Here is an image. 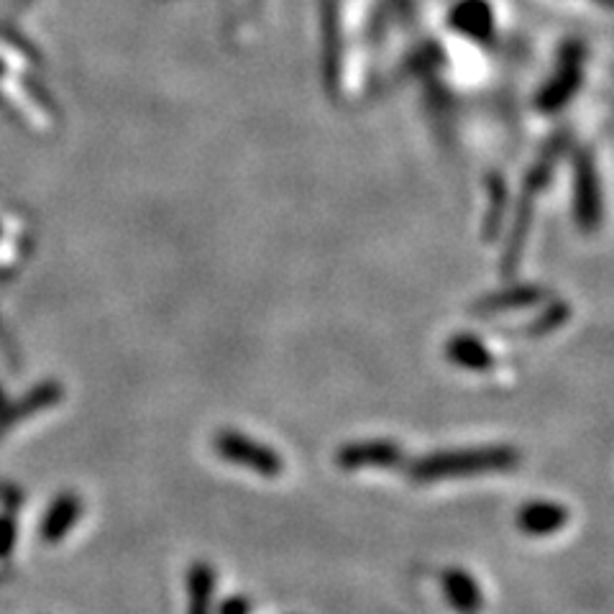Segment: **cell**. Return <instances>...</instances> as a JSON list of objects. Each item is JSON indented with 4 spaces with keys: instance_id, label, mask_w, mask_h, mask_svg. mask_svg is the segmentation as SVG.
Here are the masks:
<instances>
[{
    "instance_id": "1",
    "label": "cell",
    "mask_w": 614,
    "mask_h": 614,
    "mask_svg": "<svg viewBox=\"0 0 614 614\" xmlns=\"http://www.w3.org/2000/svg\"><path fill=\"white\" fill-rule=\"evenodd\" d=\"M520 464V450L512 446H481V448H458L438 450V454L423 456L408 466V477L412 481H443L479 477V473L510 471Z\"/></svg>"
},
{
    "instance_id": "2",
    "label": "cell",
    "mask_w": 614,
    "mask_h": 614,
    "mask_svg": "<svg viewBox=\"0 0 614 614\" xmlns=\"http://www.w3.org/2000/svg\"><path fill=\"white\" fill-rule=\"evenodd\" d=\"M213 448H215V454L223 458V461L246 466V469L256 471L259 477L277 479L279 473L284 471L282 456H279L275 448L264 446V443L248 438V435H244V433L231 431V427L215 433Z\"/></svg>"
},
{
    "instance_id": "3",
    "label": "cell",
    "mask_w": 614,
    "mask_h": 614,
    "mask_svg": "<svg viewBox=\"0 0 614 614\" xmlns=\"http://www.w3.org/2000/svg\"><path fill=\"white\" fill-rule=\"evenodd\" d=\"M336 464L344 471L367 469V466H382V469H390V466L402 464V448L400 443L387 438L344 443V446L336 450Z\"/></svg>"
},
{
    "instance_id": "4",
    "label": "cell",
    "mask_w": 614,
    "mask_h": 614,
    "mask_svg": "<svg viewBox=\"0 0 614 614\" xmlns=\"http://www.w3.org/2000/svg\"><path fill=\"white\" fill-rule=\"evenodd\" d=\"M571 512L563 504L550 500L525 502L517 512V527L527 538H550L569 525Z\"/></svg>"
},
{
    "instance_id": "5",
    "label": "cell",
    "mask_w": 614,
    "mask_h": 614,
    "mask_svg": "<svg viewBox=\"0 0 614 614\" xmlns=\"http://www.w3.org/2000/svg\"><path fill=\"white\" fill-rule=\"evenodd\" d=\"M548 298V292L540 284H520V287H507L502 292H492L487 298H481L477 305L471 308L473 315L487 317V315H500L510 313V310H523L533 308Z\"/></svg>"
},
{
    "instance_id": "6",
    "label": "cell",
    "mask_w": 614,
    "mask_h": 614,
    "mask_svg": "<svg viewBox=\"0 0 614 614\" xmlns=\"http://www.w3.org/2000/svg\"><path fill=\"white\" fill-rule=\"evenodd\" d=\"M443 594L450 607L458 614H479L484 607V594H481L479 581L464 569H446L440 577Z\"/></svg>"
},
{
    "instance_id": "7",
    "label": "cell",
    "mask_w": 614,
    "mask_h": 614,
    "mask_svg": "<svg viewBox=\"0 0 614 614\" xmlns=\"http://www.w3.org/2000/svg\"><path fill=\"white\" fill-rule=\"evenodd\" d=\"M446 359L466 371H489L494 367V354L473 333H458V336L448 338Z\"/></svg>"
},
{
    "instance_id": "8",
    "label": "cell",
    "mask_w": 614,
    "mask_h": 614,
    "mask_svg": "<svg viewBox=\"0 0 614 614\" xmlns=\"http://www.w3.org/2000/svg\"><path fill=\"white\" fill-rule=\"evenodd\" d=\"M188 592H190L188 614H213V594H215L213 566L205 561H198L190 566Z\"/></svg>"
},
{
    "instance_id": "9",
    "label": "cell",
    "mask_w": 614,
    "mask_h": 614,
    "mask_svg": "<svg viewBox=\"0 0 614 614\" xmlns=\"http://www.w3.org/2000/svg\"><path fill=\"white\" fill-rule=\"evenodd\" d=\"M579 67H581V54L579 49H571L569 54L563 57V65H561V77L558 80L561 82H550L548 90L543 92V108L546 111H558V108L563 105V100L569 98L571 88H577L579 82Z\"/></svg>"
},
{
    "instance_id": "10",
    "label": "cell",
    "mask_w": 614,
    "mask_h": 614,
    "mask_svg": "<svg viewBox=\"0 0 614 614\" xmlns=\"http://www.w3.org/2000/svg\"><path fill=\"white\" fill-rule=\"evenodd\" d=\"M569 317H571V308L566 305V302L556 300V302H550L548 308H543V313L535 317V321L527 323L523 333L531 338H543V336H548V333H554L556 328H561Z\"/></svg>"
},
{
    "instance_id": "11",
    "label": "cell",
    "mask_w": 614,
    "mask_h": 614,
    "mask_svg": "<svg viewBox=\"0 0 614 614\" xmlns=\"http://www.w3.org/2000/svg\"><path fill=\"white\" fill-rule=\"evenodd\" d=\"M77 515H80V502L75 496H62V500L54 504L49 517H46L44 533L49 540H59L62 535L67 533V527L75 523Z\"/></svg>"
},
{
    "instance_id": "12",
    "label": "cell",
    "mask_w": 614,
    "mask_h": 614,
    "mask_svg": "<svg viewBox=\"0 0 614 614\" xmlns=\"http://www.w3.org/2000/svg\"><path fill=\"white\" fill-rule=\"evenodd\" d=\"M217 614H252V602L246 596H228L217 604Z\"/></svg>"
},
{
    "instance_id": "13",
    "label": "cell",
    "mask_w": 614,
    "mask_h": 614,
    "mask_svg": "<svg viewBox=\"0 0 614 614\" xmlns=\"http://www.w3.org/2000/svg\"><path fill=\"white\" fill-rule=\"evenodd\" d=\"M600 3H602V5H607V0H600Z\"/></svg>"
}]
</instances>
